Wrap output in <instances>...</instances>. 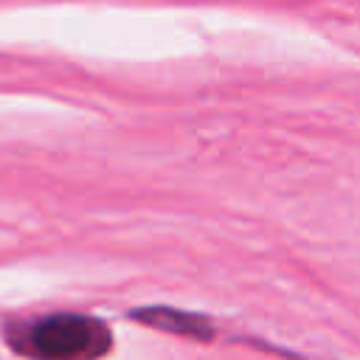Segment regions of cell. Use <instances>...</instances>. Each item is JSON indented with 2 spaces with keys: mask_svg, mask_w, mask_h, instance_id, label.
I'll list each match as a JSON object with an SVG mask.
<instances>
[{
  "mask_svg": "<svg viewBox=\"0 0 360 360\" xmlns=\"http://www.w3.org/2000/svg\"><path fill=\"white\" fill-rule=\"evenodd\" d=\"M11 343L31 360H101L112 346V335L93 315L53 312L20 326Z\"/></svg>",
  "mask_w": 360,
  "mask_h": 360,
  "instance_id": "cell-1",
  "label": "cell"
},
{
  "mask_svg": "<svg viewBox=\"0 0 360 360\" xmlns=\"http://www.w3.org/2000/svg\"><path fill=\"white\" fill-rule=\"evenodd\" d=\"M141 318L149 321L152 326L172 329L180 335H194V338L208 335V323L200 315H188V312H177V309H146V312H141Z\"/></svg>",
  "mask_w": 360,
  "mask_h": 360,
  "instance_id": "cell-2",
  "label": "cell"
}]
</instances>
